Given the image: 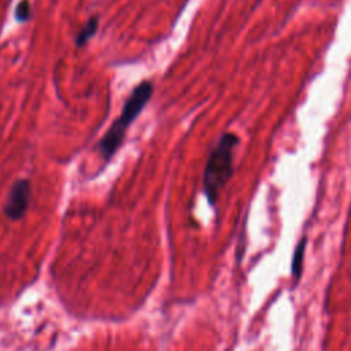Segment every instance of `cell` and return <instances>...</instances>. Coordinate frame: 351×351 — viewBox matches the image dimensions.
I'll list each match as a JSON object with an SVG mask.
<instances>
[{"label": "cell", "instance_id": "1", "mask_svg": "<svg viewBox=\"0 0 351 351\" xmlns=\"http://www.w3.org/2000/svg\"><path fill=\"white\" fill-rule=\"evenodd\" d=\"M154 93V85L149 81L140 82L126 99L119 117L112 122L110 129L104 133L101 140L96 144L95 149L103 160L104 166L118 152L125 140V134L133 121L141 114Z\"/></svg>", "mask_w": 351, "mask_h": 351}, {"label": "cell", "instance_id": "2", "mask_svg": "<svg viewBox=\"0 0 351 351\" xmlns=\"http://www.w3.org/2000/svg\"><path fill=\"white\" fill-rule=\"evenodd\" d=\"M239 143L237 134L226 132L219 137L207 158L203 171V192L211 206L217 204L221 191L233 176L234 151Z\"/></svg>", "mask_w": 351, "mask_h": 351}, {"label": "cell", "instance_id": "3", "mask_svg": "<svg viewBox=\"0 0 351 351\" xmlns=\"http://www.w3.org/2000/svg\"><path fill=\"white\" fill-rule=\"evenodd\" d=\"M32 196V185L26 178L16 180L8 191L4 203V214L11 221L21 219L29 207Z\"/></svg>", "mask_w": 351, "mask_h": 351}, {"label": "cell", "instance_id": "4", "mask_svg": "<svg viewBox=\"0 0 351 351\" xmlns=\"http://www.w3.org/2000/svg\"><path fill=\"white\" fill-rule=\"evenodd\" d=\"M306 245H307V239H306V237H302L300 241L298 243L295 251H293V256H292V262H291V276H292V278H293V284H295V285L299 282L300 276H302Z\"/></svg>", "mask_w": 351, "mask_h": 351}, {"label": "cell", "instance_id": "5", "mask_svg": "<svg viewBox=\"0 0 351 351\" xmlns=\"http://www.w3.org/2000/svg\"><path fill=\"white\" fill-rule=\"evenodd\" d=\"M97 27H99V18H97V15H93V16H90L85 22V25L77 33V36H75V45L78 48L84 47L96 34Z\"/></svg>", "mask_w": 351, "mask_h": 351}, {"label": "cell", "instance_id": "6", "mask_svg": "<svg viewBox=\"0 0 351 351\" xmlns=\"http://www.w3.org/2000/svg\"><path fill=\"white\" fill-rule=\"evenodd\" d=\"M15 21L19 22V23H25L30 19L32 16V5H30V1L29 0H21L18 4H16V8H15Z\"/></svg>", "mask_w": 351, "mask_h": 351}]
</instances>
